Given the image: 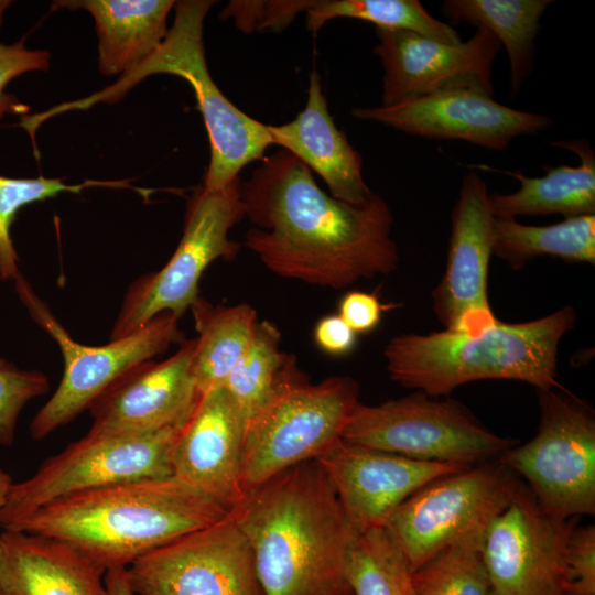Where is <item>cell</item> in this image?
<instances>
[{"label":"cell","instance_id":"cell-20","mask_svg":"<svg viewBox=\"0 0 595 595\" xmlns=\"http://www.w3.org/2000/svg\"><path fill=\"white\" fill-rule=\"evenodd\" d=\"M246 426L223 386L203 393L173 444L172 476L231 511L245 495Z\"/></svg>","mask_w":595,"mask_h":595},{"label":"cell","instance_id":"cell-18","mask_svg":"<svg viewBox=\"0 0 595 595\" xmlns=\"http://www.w3.org/2000/svg\"><path fill=\"white\" fill-rule=\"evenodd\" d=\"M196 338L182 340L163 361L141 363L110 385L89 405V433L142 434L181 429L201 393L194 375Z\"/></svg>","mask_w":595,"mask_h":595},{"label":"cell","instance_id":"cell-17","mask_svg":"<svg viewBox=\"0 0 595 595\" xmlns=\"http://www.w3.org/2000/svg\"><path fill=\"white\" fill-rule=\"evenodd\" d=\"M351 115L412 136L464 140L496 151L552 125L547 116L507 107L470 89L434 93L392 106L354 108Z\"/></svg>","mask_w":595,"mask_h":595},{"label":"cell","instance_id":"cell-36","mask_svg":"<svg viewBox=\"0 0 595 595\" xmlns=\"http://www.w3.org/2000/svg\"><path fill=\"white\" fill-rule=\"evenodd\" d=\"M50 53L46 51L29 50L23 41L12 45L0 43V118L6 113H21L29 110L14 96L6 94L10 80L31 71L48 68Z\"/></svg>","mask_w":595,"mask_h":595},{"label":"cell","instance_id":"cell-14","mask_svg":"<svg viewBox=\"0 0 595 595\" xmlns=\"http://www.w3.org/2000/svg\"><path fill=\"white\" fill-rule=\"evenodd\" d=\"M574 519L547 512L520 484L482 545L491 589L499 595H565L566 550Z\"/></svg>","mask_w":595,"mask_h":595},{"label":"cell","instance_id":"cell-31","mask_svg":"<svg viewBox=\"0 0 595 595\" xmlns=\"http://www.w3.org/2000/svg\"><path fill=\"white\" fill-rule=\"evenodd\" d=\"M480 542L453 544L413 571L415 595H488Z\"/></svg>","mask_w":595,"mask_h":595},{"label":"cell","instance_id":"cell-9","mask_svg":"<svg viewBox=\"0 0 595 595\" xmlns=\"http://www.w3.org/2000/svg\"><path fill=\"white\" fill-rule=\"evenodd\" d=\"M520 484L498 461L480 463L429 483L397 507L382 528L414 571L453 544L483 543Z\"/></svg>","mask_w":595,"mask_h":595},{"label":"cell","instance_id":"cell-23","mask_svg":"<svg viewBox=\"0 0 595 595\" xmlns=\"http://www.w3.org/2000/svg\"><path fill=\"white\" fill-rule=\"evenodd\" d=\"M171 0L56 1L54 9H85L95 19L99 69L123 75L149 58L163 43Z\"/></svg>","mask_w":595,"mask_h":595},{"label":"cell","instance_id":"cell-12","mask_svg":"<svg viewBox=\"0 0 595 595\" xmlns=\"http://www.w3.org/2000/svg\"><path fill=\"white\" fill-rule=\"evenodd\" d=\"M14 284L30 315L55 339L64 358L60 386L30 424L33 440L41 441L69 423L125 372L183 340L178 318L164 312L125 337L86 346L69 336L21 274Z\"/></svg>","mask_w":595,"mask_h":595},{"label":"cell","instance_id":"cell-32","mask_svg":"<svg viewBox=\"0 0 595 595\" xmlns=\"http://www.w3.org/2000/svg\"><path fill=\"white\" fill-rule=\"evenodd\" d=\"M90 186L128 187L125 181H85L68 185L61 178H14L0 175V279L15 280L20 275L18 255L10 229L18 212L25 205L54 197L61 193H79Z\"/></svg>","mask_w":595,"mask_h":595},{"label":"cell","instance_id":"cell-22","mask_svg":"<svg viewBox=\"0 0 595 595\" xmlns=\"http://www.w3.org/2000/svg\"><path fill=\"white\" fill-rule=\"evenodd\" d=\"M105 573L66 542L17 530L0 533V595H106Z\"/></svg>","mask_w":595,"mask_h":595},{"label":"cell","instance_id":"cell-26","mask_svg":"<svg viewBox=\"0 0 595 595\" xmlns=\"http://www.w3.org/2000/svg\"><path fill=\"white\" fill-rule=\"evenodd\" d=\"M190 309L198 334L194 375L202 396L224 385L250 344L259 320L247 303L213 305L198 296Z\"/></svg>","mask_w":595,"mask_h":595},{"label":"cell","instance_id":"cell-25","mask_svg":"<svg viewBox=\"0 0 595 595\" xmlns=\"http://www.w3.org/2000/svg\"><path fill=\"white\" fill-rule=\"evenodd\" d=\"M550 0H446L442 13L453 23L488 30L504 44L509 60L510 86L517 94L531 74L534 39Z\"/></svg>","mask_w":595,"mask_h":595},{"label":"cell","instance_id":"cell-43","mask_svg":"<svg viewBox=\"0 0 595 595\" xmlns=\"http://www.w3.org/2000/svg\"><path fill=\"white\" fill-rule=\"evenodd\" d=\"M23 118H24V117H23ZM23 118H22V120H21V126H22V127H23V123H22V121H23ZM23 128H24V127H23ZM24 129H25V128H24ZM29 134H30L31 137H33V136H34V134H31V133H29Z\"/></svg>","mask_w":595,"mask_h":595},{"label":"cell","instance_id":"cell-24","mask_svg":"<svg viewBox=\"0 0 595 595\" xmlns=\"http://www.w3.org/2000/svg\"><path fill=\"white\" fill-rule=\"evenodd\" d=\"M552 145L574 152L577 166L545 165L541 177L526 176L522 171H498L520 183L510 194H489L494 218L516 219L523 215L561 214L565 218L595 215V154L586 139L554 141ZM497 171V170H495Z\"/></svg>","mask_w":595,"mask_h":595},{"label":"cell","instance_id":"cell-2","mask_svg":"<svg viewBox=\"0 0 595 595\" xmlns=\"http://www.w3.org/2000/svg\"><path fill=\"white\" fill-rule=\"evenodd\" d=\"M230 512L263 595H351L346 569L359 531L315 459L248 489Z\"/></svg>","mask_w":595,"mask_h":595},{"label":"cell","instance_id":"cell-11","mask_svg":"<svg viewBox=\"0 0 595 595\" xmlns=\"http://www.w3.org/2000/svg\"><path fill=\"white\" fill-rule=\"evenodd\" d=\"M181 429L142 434L88 432L46 458L32 476L12 483L0 511V527L8 529L42 506L74 493L172 476L171 452Z\"/></svg>","mask_w":595,"mask_h":595},{"label":"cell","instance_id":"cell-28","mask_svg":"<svg viewBox=\"0 0 595 595\" xmlns=\"http://www.w3.org/2000/svg\"><path fill=\"white\" fill-rule=\"evenodd\" d=\"M307 29L317 32L336 18L374 23L377 29L405 30L448 44H459L461 35L450 24L434 18L418 0H322L306 9Z\"/></svg>","mask_w":595,"mask_h":595},{"label":"cell","instance_id":"cell-42","mask_svg":"<svg viewBox=\"0 0 595 595\" xmlns=\"http://www.w3.org/2000/svg\"><path fill=\"white\" fill-rule=\"evenodd\" d=\"M488 595H499V594H497L495 591L490 589Z\"/></svg>","mask_w":595,"mask_h":595},{"label":"cell","instance_id":"cell-16","mask_svg":"<svg viewBox=\"0 0 595 595\" xmlns=\"http://www.w3.org/2000/svg\"><path fill=\"white\" fill-rule=\"evenodd\" d=\"M493 220L487 185L470 171L452 210L445 271L431 293L432 310L446 331L475 334L498 321L487 293Z\"/></svg>","mask_w":595,"mask_h":595},{"label":"cell","instance_id":"cell-8","mask_svg":"<svg viewBox=\"0 0 595 595\" xmlns=\"http://www.w3.org/2000/svg\"><path fill=\"white\" fill-rule=\"evenodd\" d=\"M540 421L527 443L498 462L521 476L538 504L560 519L595 512V412L569 390L537 389Z\"/></svg>","mask_w":595,"mask_h":595},{"label":"cell","instance_id":"cell-21","mask_svg":"<svg viewBox=\"0 0 595 595\" xmlns=\"http://www.w3.org/2000/svg\"><path fill=\"white\" fill-rule=\"evenodd\" d=\"M267 127L272 143L317 173L336 199L361 205L372 195L363 176L361 155L336 127L315 71L310 76L304 109L288 123Z\"/></svg>","mask_w":595,"mask_h":595},{"label":"cell","instance_id":"cell-34","mask_svg":"<svg viewBox=\"0 0 595 595\" xmlns=\"http://www.w3.org/2000/svg\"><path fill=\"white\" fill-rule=\"evenodd\" d=\"M312 1H231L221 12L223 18L234 19L242 32L258 30L280 31L298 13L306 11Z\"/></svg>","mask_w":595,"mask_h":595},{"label":"cell","instance_id":"cell-7","mask_svg":"<svg viewBox=\"0 0 595 595\" xmlns=\"http://www.w3.org/2000/svg\"><path fill=\"white\" fill-rule=\"evenodd\" d=\"M342 440L415 461L465 467L499 457L518 444L489 430L461 402L418 390L376 405L359 401Z\"/></svg>","mask_w":595,"mask_h":595},{"label":"cell","instance_id":"cell-33","mask_svg":"<svg viewBox=\"0 0 595 595\" xmlns=\"http://www.w3.org/2000/svg\"><path fill=\"white\" fill-rule=\"evenodd\" d=\"M50 390L48 378L39 370L21 369L0 358V445L11 446L19 415L31 400Z\"/></svg>","mask_w":595,"mask_h":595},{"label":"cell","instance_id":"cell-38","mask_svg":"<svg viewBox=\"0 0 595 595\" xmlns=\"http://www.w3.org/2000/svg\"><path fill=\"white\" fill-rule=\"evenodd\" d=\"M314 340L326 354L343 356L350 353L357 340V334L339 315H328L318 321L314 328Z\"/></svg>","mask_w":595,"mask_h":595},{"label":"cell","instance_id":"cell-39","mask_svg":"<svg viewBox=\"0 0 595 595\" xmlns=\"http://www.w3.org/2000/svg\"><path fill=\"white\" fill-rule=\"evenodd\" d=\"M106 595H137L127 576L126 569H112L105 573Z\"/></svg>","mask_w":595,"mask_h":595},{"label":"cell","instance_id":"cell-29","mask_svg":"<svg viewBox=\"0 0 595 595\" xmlns=\"http://www.w3.org/2000/svg\"><path fill=\"white\" fill-rule=\"evenodd\" d=\"M413 571L382 527L359 531L348 555L351 595H415Z\"/></svg>","mask_w":595,"mask_h":595},{"label":"cell","instance_id":"cell-4","mask_svg":"<svg viewBox=\"0 0 595 595\" xmlns=\"http://www.w3.org/2000/svg\"><path fill=\"white\" fill-rule=\"evenodd\" d=\"M576 318L574 307L565 305L528 322L497 321L475 334H399L383 349L386 368L392 381L431 397L486 379L567 391L558 380V351Z\"/></svg>","mask_w":595,"mask_h":595},{"label":"cell","instance_id":"cell-3","mask_svg":"<svg viewBox=\"0 0 595 595\" xmlns=\"http://www.w3.org/2000/svg\"><path fill=\"white\" fill-rule=\"evenodd\" d=\"M230 513L173 476L122 482L51 501L4 530L53 538L105 571Z\"/></svg>","mask_w":595,"mask_h":595},{"label":"cell","instance_id":"cell-6","mask_svg":"<svg viewBox=\"0 0 595 595\" xmlns=\"http://www.w3.org/2000/svg\"><path fill=\"white\" fill-rule=\"evenodd\" d=\"M358 396V383L347 376L311 383L293 357L271 397L247 422L244 490L316 459L342 440Z\"/></svg>","mask_w":595,"mask_h":595},{"label":"cell","instance_id":"cell-1","mask_svg":"<svg viewBox=\"0 0 595 595\" xmlns=\"http://www.w3.org/2000/svg\"><path fill=\"white\" fill-rule=\"evenodd\" d=\"M240 199L256 226L245 245L277 275L339 290L398 268L387 202L375 193L361 205L327 195L284 149L240 182Z\"/></svg>","mask_w":595,"mask_h":595},{"label":"cell","instance_id":"cell-35","mask_svg":"<svg viewBox=\"0 0 595 595\" xmlns=\"http://www.w3.org/2000/svg\"><path fill=\"white\" fill-rule=\"evenodd\" d=\"M565 595H595V527H574L566 550Z\"/></svg>","mask_w":595,"mask_h":595},{"label":"cell","instance_id":"cell-5","mask_svg":"<svg viewBox=\"0 0 595 595\" xmlns=\"http://www.w3.org/2000/svg\"><path fill=\"white\" fill-rule=\"evenodd\" d=\"M213 3L208 0L175 2L174 22L161 46L149 58L123 74L113 85L44 111V118L69 110H84L98 102H115L150 75L182 77L195 93L209 138L210 160L204 187L219 190L227 186L239 177L245 165L263 159L264 151L273 143L268 127L231 104L208 72L203 23Z\"/></svg>","mask_w":595,"mask_h":595},{"label":"cell","instance_id":"cell-40","mask_svg":"<svg viewBox=\"0 0 595 595\" xmlns=\"http://www.w3.org/2000/svg\"><path fill=\"white\" fill-rule=\"evenodd\" d=\"M12 483L11 476L0 468V511L4 506Z\"/></svg>","mask_w":595,"mask_h":595},{"label":"cell","instance_id":"cell-13","mask_svg":"<svg viewBox=\"0 0 595 595\" xmlns=\"http://www.w3.org/2000/svg\"><path fill=\"white\" fill-rule=\"evenodd\" d=\"M126 571L137 595H263L251 548L231 512L150 550Z\"/></svg>","mask_w":595,"mask_h":595},{"label":"cell","instance_id":"cell-15","mask_svg":"<svg viewBox=\"0 0 595 595\" xmlns=\"http://www.w3.org/2000/svg\"><path fill=\"white\" fill-rule=\"evenodd\" d=\"M385 75L381 106L455 89L494 96L493 63L501 48L485 29L467 41L448 44L405 30L376 29Z\"/></svg>","mask_w":595,"mask_h":595},{"label":"cell","instance_id":"cell-30","mask_svg":"<svg viewBox=\"0 0 595 595\" xmlns=\"http://www.w3.org/2000/svg\"><path fill=\"white\" fill-rule=\"evenodd\" d=\"M281 333L269 322H258L247 349L223 387L245 419L267 402L293 358L280 350Z\"/></svg>","mask_w":595,"mask_h":595},{"label":"cell","instance_id":"cell-10","mask_svg":"<svg viewBox=\"0 0 595 595\" xmlns=\"http://www.w3.org/2000/svg\"><path fill=\"white\" fill-rule=\"evenodd\" d=\"M245 216L239 177L219 190L204 186L190 201L182 239L167 263L137 279L128 289L110 340L125 337L156 315L178 320L197 300L198 282L216 259H234L239 245L229 230Z\"/></svg>","mask_w":595,"mask_h":595},{"label":"cell","instance_id":"cell-41","mask_svg":"<svg viewBox=\"0 0 595 595\" xmlns=\"http://www.w3.org/2000/svg\"><path fill=\"white\" fill-rule=\"evenodd\" d=\"M10 4H11V1L0 0V26L3 21V13Z\"/></svg>","mask_w":595,"mask_h":595},{"label":"cell","instance_id":"cell-27","mask_svg":"<svg viewBox=\"0 0 595 595\" xmlns=\"http://www.w3.org/2000/svg\"><path fill=\"white\" fill-rule=\"evenodd\" d=\"M493 255L513 270H521L528 261L540 256L594 264L595 215L565 218L547 226L494 218Z\"/></svg>","mask_w":595,"mask_h":595},{"label":"cell","instance_id":"cell-19","mask_svg":"<svg viewBox=\"0 0 595 595\" xmlns=\"http://www.w3.org/2000/svg\"><path fill=\"white\" fill-rule=\"evenodd\" d=\"M358 531L383 527L415 491L467 467L422 462L339 440L315 459Z\"/></svg>","mask_w":595,"mask_h":595},{"label":"cell","instance_id":"cell-37","mask_svg":"<svg viewBox=\"0 0 595 595\" xmlns=\"http://www.w3.org/2000/svg\"><path fill=\"white\" fill-rule=\"evenodd\" d=\"M383 306L379 299L363 291L347 292L339 303V316L356 333H369L381 321Z\"/></svg>","mask_w":595,"mask_h":595}]
</instances>
